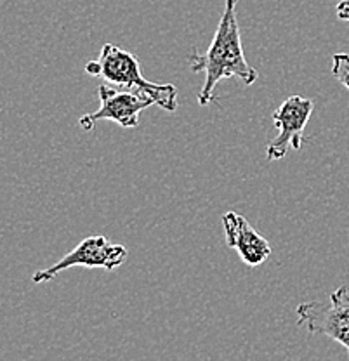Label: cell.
Masks as SVG:
<instances>
[{
    "label": "cell",
    "mask_w": 349,
    "mask_h": 361,
    "mask_svg": "<svg viewBox=\"0 0 349 361\" xmlns=\"http://www.w3.org/2000/svg\"><path fill=\"white\" fill-rule=\"evenodd\" d=\"M190 68L197 73H205L204 85L198 94L200 106L212 103L214 89L223 78H240L247 85H252L257 80L256 68L249 65L243 52L240 28L236 23V0H226L223 16L207 52H193L190 56Z\"/></svg>",
    "instance_id": "cell-1"
},
{
    "label": "cell",
    "mask_w": 349,
    "mask_h": 361,
    "mask_svg": "<svg viewBox=\"0 0 349 361\" xmlns=\"http://www.w3.org/2000/svg\"><path fill=\"white\" fill-rule=\"evenodd\" d=\"M85 73L104 78L118 87L145 94L157 106L169 113L178 110V89L172 84H153L146 80L136 56L114 44H104L101 47L99 58L87 63Z\"/></svg>",
    "instance_id": "cell-2"
},
{
    "label": "cell",
    "mask_w": 349,
    "mask_h": 361,
    "mask_svg": "<svg viewBox=\"0 0 349 361\" xmlns=\"http://www.w3.org/2000/svg\"><path fill=\"white\" fill-rule=\"evenodd\" d=\"M298 325L310 334H320L339 342L349 355V288L339 287L330 293L329 304L310 300L295 310Z\"/></svg>",
    "instance_id": "cell-3"
},
{
    "label": "cell",
    "mask_w": 349,
    "mask_h": 361,
    "mask_svg": "<svg viewBox=\"0 0 349 361\" xmlns=\"http://www.w3.org/2000/svg\"><path fill=\"white\" fill-rule=\"evenodd\" d=\"M127 257H129V250L123 245H118V243L108 242L106 236H87L73 250L68 252L65 257L59 259L56 264H52L51 268L33 273L32 280L33 283H46V281L54 280L63 271L77 268V266L114 271L120 268Z\"/></svg>",
    "instance_id": "cell-4"
},
{
    "label": "cell",
    "mask_w": 349,
    "mask_h": 361,
    "mask_svg": "<svg viewBox=\"0 0 349 361\" xmlns=\"http://www.w3.org/2000/svg\"><path fill=\"white\" fill-rule=\"evenodd\" d=\"M314 103L307 97L290 96L273 113V122L278 129V135L266 148V158L269 161L281 160L287 157L288 149L302 148L304 129L313 115Z\"/></svg>",
    "instance_id": "cell-5"
},
{
    "label": "cell",
    "mask_w": 349,
    "mask_h": 361,
    "mask_svg": "<svg viewBox=\"0 0 349 361\" xmlns=\"http://www.w3.org/2000/svg\"><path fill=\"white\" fill-rule=\"evenodd\" d=\"M97 96L101 103L99 110L78 118V126L84 130H92L101 120H111L123 129H134L140 123L141 111L155 104L148 96L136 90H115L108 85H99Z\"/></svg>",
    "instance_id": "cell-6"
},
{
    "label": "cell",
    "mask_w": 349,
    "mask_h": 361,
    "mask_svg": "<svg viewBox=\"0 0 349 361\" xmlns=\"http://www.w3.org/2000/svg\"><path fill=\"white\" fill-rule=\"evenodd\" d=\"M223 231L226 245L236 250L249 268H257L271 255V245L250 226L242 214L228 210L223 216Z\"/></svg>",
    "instance_id": "cell-7"
},
{
    "label": "cell",
    "mask_w": 349,
    "mask_h": 361,
    "mask_svg": "<svg viewBox=\"0 0 349 361\" xmlns=\"http://www.w3.org/2000/svg\"><path fill=\"white\" fill-rule=\"evenodd\" d=\"M332 75L341 85L349 90V54L339 52L332 56Z\"/></svg>",
    "instance_id": "cell-8"
},
{
    "label": "cell",
    "mask_w": 349,
    "mask_h": 361,
    "mask_svg": "<svg viewBox=\"0 0 349 361\" xmlns=\"http://www.w3.org/2000/svg\"><path fill=\"white\" fill-rule=\"evenodd\" d=\"M336 13L339 20L349 23V0H341L336 7Z\"/></svg>",
    "instance_id": "cell-9"
}]
</instances>
